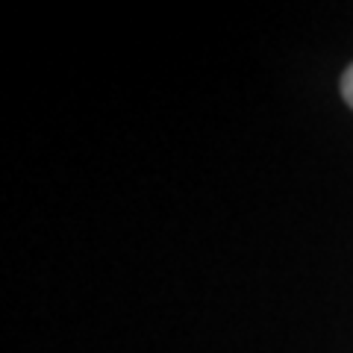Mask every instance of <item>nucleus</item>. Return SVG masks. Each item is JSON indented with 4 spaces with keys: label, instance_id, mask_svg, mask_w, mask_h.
Wrapping results in <instances>:
<instances>
[{
    "label": "nucleus",
    "instance_id": "1",
    "mask_svg": "<svg viewBox=\"0 0 353 353\" xmlns=\"http://www.w3.org/2000/svg\"><path fill=\"white\" fill-rule=\"evenodd\" d=\"M341 97L347 101V106H353V65L341 77Z\"/></svg>",
    "mask_w": 353,
    "mask_h": 353
}]
</instances>
